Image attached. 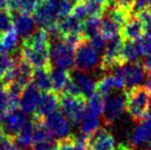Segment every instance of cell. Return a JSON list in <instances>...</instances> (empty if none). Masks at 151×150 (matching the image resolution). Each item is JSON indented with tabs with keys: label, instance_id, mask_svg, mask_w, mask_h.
<instances>
[{
	"label": "cell",
	"instance_id": "6da1fadb",
	"mask_svg": "<svg viewBox=\"0 0 151 150\" xmlns=\"http://www.w3.org/2000/svg\"><path fill=\"white\" fill-rule=\"evenodd\" d=\"M125 110L134 121H141L146 117L149 93L143 85H136L124 90Z\"/></svg>",
	"mask_w": 151,
	"mask_h": 150
},
{
	"label": "cell",
	"instance_id": "7a4b0ae2",
	"mask_svg": "<svg viewBox=\"0 0 151 150\" xmlns=\"http://www.w3.org/2000/svg\"><path fill=\"white\" fill-rule=\"evenodd\" d=\"M123 39L120 35L108 40L107 45L105 46L102 54L101 60L99 61V70L102 72L114 70L115 68L123 65L121 58Z\"/></svg>",
	"mask_w": 151,
	"mask_h": 150
},
{
	"label": "cell",
	"instance_id": "3957f363",
	"mask_svg": "<svg viewBox=\"0 0 151 150\" xmlns=\"http://www.w3.org/2000/svg\"><path fill=\"white\" fill-rule=\"evenodd\" d=\"M59 106L68 121L73 126H78L86 109V99L83 97L59 94Z\"/></svg>",
	"mask_w": 151,
	"mask_h": 150
},
{
	"label": "cell",
	"instance_id": "277c9868",
	"mask_svg": "<svg viewBox=\"0 0 151 150\" xmlns=\"http://www.w3.org/2000/svg\"><path fill=\"white\" fill-rule=\"evenodd\" d=\"M50 61L54 66L70 71L74 68V50L62 39L55 40L50 44Z\"/></svg>",
	"mask_w": 151,
	"mask_h": 150
},
{
	"label": "cell",
	"instance_id": "5b68a950",
	"mask_svg": "<svg viewBox=\"0 0 151 150\" xmlns=\"http://www.w3.org/2000/svg\"><path fill=\"white\" fill-rule=\"evenodd\" d=\"M99 63L98 52L84 39L74 50V68L75 70L91 72Z\"/></svg>",
	"mask_w": 151,
	"mask_h": 150
},
{
	"label": "cell",
	"instance_id": "8992f818",
	"mask_svg": "<svg viewBox=\"0 0 151 150\" xmlns=\"http://www.w3.org/2000/svg\"><path fill=\"white\" fill-rule=\"evenodd\" d=\"M41 119L55 141L63 140L71 135L70 122L61 111L56 110Z\"/></svg>",
	"mask_w": 151,
	"mask_h": 150
},
{
	"label": "cell",
	"instance_id": "52a82bcc",
	"mask_svg": "<svg viewBox=\"0 0 151 150\" xmlns=\"http://www.w3.org/2000/svg\"><path fill=\"white\" fill-rule=\"evenodd\" d=\"M125 110L124 93L118 95H109L106 97L104 109L102 111L103 123L110 126L120 117Z\"/></svg>",
	"mask_w": 151,
	"mask_h": 150
},
{
	"label": "cell",
	"instance_id": "ba28073f",
	"mask_svg": "<svg viewBox=\"0 0 151 150\" xmlns=\"http://www.w3.org/2000/svg\"><path fill=\"white\" fill-rule=\"evenodd\" d=\"M32 18L39 28H45L52 23L59 21L58 0H41L34 10Z\"/></svg>",
	"mask_w": 151,
	"mask_h": 150
},
{
	"label": "cell",
	"instance_id": "9c48e42d",
	"mask_svg": "<svg viewBox=\"0 0 151 150\" xmlns=\"http://www.w3.org/2000/svg\"><path fill=\"white\" fill-rule=\"evenodd\" d=\"M116 69L122 76L125 84V90H127V88H129L133 86L139 85L147 74L146 69L144 68L141 61L137 63H133V64H123L117 67Z\"/></svg>",
	"mask_w": 151,
	"mask_h": 150
},
{
	"label": "cell",
	"instance_id": "30bf717a",
	"mask_svg": "<svg viewBox=\"0 0 151 150\" xmlns=\"http://www.w3.org/2000/svg\"><path fill=\"white\" fill-rule=\"evenodd\" d=\"M20 57L24 61H26L32 68L39 69V68H48L52 67L50 61V52H41L31 48L29 46L23 45L19 50Z\"/></svg>",
	"mask_w": 151,
	"mask_h": 150
},
{
	"label": "cell",
	"instance_id": "8fae6325",
	"mask_svg": "<svg viewBox=\"0 0 151 150\" xmlns=\"http://www.w3.org/2000/svg\"><path fill=\"white\" fill-rule=\"evenodd\" d=\"M151 142V117H145L139 121L129 135V144L134 148L143 147Z\"/></svg>",
	"mask_w": 151,
	"mask_h": 150
},
{
	"label": "cell",
	"instance_id": "7c38bea8",
	"mask_svg": "<svg viewBox=\"0 0 151 150\" xmlns=\"http://www.w3.org/2000/svg\"><path fill=\"white\" fill-rule=\"evenodd\" d=\"M91 150H115L114 136L107 128H99L88 136Z\"/></svg>",
	"mask_w": 151,
	"mask_h": 150
},
{
	"label": "cell",
	"instance_id": "4fadbf2b",
	"mask_svg": "<svg viewBox=\"0 0 151 150\" xmlns=\"http://www.w3.org/2000/svg\"><path fill=\"white\" fill-rule=\"evenodd\" d=\"M26 114L21 110L16 109V110L9 111L4 116L3 119L0 121V128H2L5 136L14 138L23 124L26 122Z\"/></svg>",
	"mask_w": 151,
	"mask_h": 150
},
{
	"label": "cell",
	"instance_id": "5bb4252c",
	"mask_svg": "<svg viewBox=\"0 0 151 150\" xmlns=\"http://www.w3.org/2000/svg\"><path fill=\"white\" fill-rule=\"evenodd\" d=\"M144 34H145V26L133 11L131 16L127 19L124 24L121 26L119 35L123 40L136 41Z\"/></svg>",
	"mask_w": 151,
	"mask_h": 150
},
{
	"label": "cell",
	"instance_id": "9a60e30c",
	"mask_svg": "<svg viewBox=\"0 0 151 150\" xmlns=\"http://www.w3.org/2000/svg\"><path fill=\"white\" fill-rule=\"evenodd\" d=\"M40 98V90L33 84L29 83L23 90L19 99V108L25 114H34Z\"/></svg>",
	"mask_w": 151,
	"mask_h": 150
},
{
	"label": "cell",
	"instance_id": "2e32d148",
	"mask_svg": "<svg viewBox=\"0 0 151 150\" xmlns=\"http://www.w3.org/2000/svg\"><path fill=\"white\" fill-rule=\"evenodd\" d=\"M59 107V94L52 92H45L40 95L37 107L34 112V117L43 118L48 114L56 111Z\"/></svg>",
	"mask_w": 151,
	"mask_h": 150
},
{
	"label": "cell",
	"instance_id": "e0dca14e",
	"mask_svg": "<svg viewBox=\"0 0 151 150\" xmlns=\"http://www.w3.org/2000/svg\"><path fill=\"white\" fill-rule=\"evenodd\" d=\"M12 29L18 33L19 36L25 38L35 30V23L31 14L24 12H12Z\"/></svg>",
	"mask_w": 151,
	"mask_h": 150
},
{
	"label": "cell",
	"instance_id": "ac0fdd59",
	"mask_svg": "<svg viewBox=\"0 0 151 150\" xmlns=\"http://www.w3.org/2000/svg\"><path fill=\"white\" fill-rule=\"evenodd\" d=\"M71 78L77 86L80 95L86 100L93 93L96 92V81L88 72L75 70L71 75Z\"/></svg>",
	"mask_w": 151,
	"mask_h": 150
},
{
	"label": "cell",
	"instance_id": "d6986e66",
	"mask_svg": "<svg viewBox=\"0 0 151 150\" xmlns=\"http://www.w3.org/2000/svg\"><path fill=\"white\" fill-rule=\"evenodd\" d=\"M12 74H14L12 82H16L22 88H25L27 84L31 82L33 68L26 61H24L21 57H19L16 61V65L12 69Z\"/></svg>",
	"mask_w": 151,
	"mask_h": 150
},
{
	"label": "cell",
	"instance_id": "ffe728a7",
	"mask_svg": "<svg viewBox=\"0 0 151 150\" xmlns=\"http://www.w3.org/2000/svg\"><path fill=\"white\" fill-rule=\"evenodd\" d=\"M32 134H33V120L27 119L20 131L14 137L17 147L23 150L30 149L32 146Z\"/></svg>",
	"mask_w": 151,
	"mask_h": 150
},
{
	"label": "cell",
	"instance_id": "44dd1931",
	"mask_svg": "<svg viewBox=\"0 0 151 150\" xmlns=\"http://www.w3.org/2000/svg\"><path fill=\"white\" fill-rule=\"evenodd\" d=\"M50 77L52 82V90L57 94H61L67 82L71 78V73L69 70H65L58 67H55V68L52 67L50 69Z\"/></svg>",
	"mask_w": 151,
	"mask_h": 150
},
{
	"label": "cell",
	"instance_id": "7402d4cb",
	"mask_svg": "<svg viewBox=\"0 0 151 150\" xmlns=\"http://www.w3.org/2000/svg\"><path fill=\"white\" fill-rule=\"evenodd\" d=\"M50 68H52V67H50ZM50 69L48 68L35 69V70L33 71V74H32L31 83L43 93L50 92V90H52Z\"/></svg>",
	"mask_w": 151,
	"mask_h": 150
},
{
	"label": "cell",
	"instance_id": "603a6c76",
	"mask_svg": "<svg viewBox=\"0 0 151 150\" xmlns=\"http://www.w3.org/2000/svg\"><path fill=\"white\" fill-rule=\"evenodd\" d=\"M58 22L62 33V38L70 34H82V21L74 18L71 14L61 19Z\"/></svg>",
	"mask_w": 151,
	"mask_h": 150
},
{
	"label": "cell",
	"instance_id": "cb8c5ba5",
	"mask_svg": "<svg viewBox=\"0 0 151 150\" xmlns=\"http://www.w3.org/2000/svg\"><path fill=\"white\" fill-rule=\"evenodd\" d=\"M120 27L110 18L108 14H104L100 23L99 34L105 40H110L113 37L119 35Z\"/></svg>",
	"mask_w": 151,
	"mask_h": 150
},
{
	"label": "cell",
	"instance_id": "d4e9b609",
	"mask_svg": "<svg viewBox=\"0 0 151 150\" xmlns=\"http://www.w3.org/2000/svg\"><path fill=\"white\" fill-rule=\"evenodd\" d=\"M99 115H97L93 111H91L90 109L86 108L81 117V120L79 122L80 130H81L82 134L90 136V135H91L93 132H96L99 128Z\"/></svg>",
	"mask_w": 151,
	"mask_h": 150
},
{
	"label": "cell",
	"instance_id": "484cf974",
	"mask_svg": "<svg viewBox=\"0 0 151 150\" xmlns=\"http://www.w3.org/2000/svg\"><path fill=\"white\" fill-rule=\"evenodd\" d=\"M0 45L4 50L5 55L18 52L19 35L14 29H9L6 32L0 34Z\"/></svg>",
	"mask_w": 151,
	"mask_h": 150
},
{
	"label": "cell",
	"instance_id": "4316f807",
	"mask_svg": "<svg viewBox=\"0 0 151 150\" xmlns=\"http://www.w3.org/2000/svg\"><path fill=\"white\" fill-rule=\"evenodd\" d=\"M121 58H122L123 64H133V63L140 62L141 54L135 41L123 40Z\"/></svg>",
	"mask_w": 151,
	"mask_h": 150
},
{
	"label": "cell",
	"instance_id": "83f0119b",
	"mask_svg": "<svg viewBox=\"0 0 151 150\" xmlns=\"http://www.w3.org/2000/svg\"><path fill=\"white\" fill-rule=\"evenodd\" d=\"M41 0H9L7 8L10 12H24V14H33Z\"/></svg>",
	"mask_w": 151,
	"mask_h": 150
},
{
	"label": "cell",
	"instance_id": "f1b7e54d",
	"mask_svg": "<svg viewBox=\"0 0 151 150\" xmlns=\"http://www.w3.org/2000/svg\"><path fill=\"white\" fill-rule=\"evenodd\" d=\"M101 19L102 17L91 16L82 21V35L86 39H90L91 37L99 34Z\"/></svg>",
	"mask_w": 151,
	"mask_h": 150
},
{
	"label": "cell",
	"instance_id": "f546056e",
	"mask_svg": "<svg viewBox=\"0 0 151 150\" xmlns=\"http://www.w3.org/2000/svg\"><path fill=\"white\" fill-rule=\"evenodd\" d=\"M114 90L113 77L112 74L104 75L96 82V92L101 94L102 96L107 97L111 95V92Z\"/></svg>",
	"mask_w": 151,
	"mask_h": 150
},
{
	"label": "cell",
	"instance_id": "4dcf8cb0",
	"mask_svg": "<svg viewBox=\"0 0 151 150\" xmlns=\"http://www.w3.org/2000/svg\"><path fill=\"white\" fill-rule=\"evenodd\" d=\"M106 97L102 96L101 94L95 92L88 97V100H86V108L93 111L97 115L102 114V111L104 109V104H105Z\"/></svg>",
	"mask_w": 151,
	"mask_h": 150
},
{
	"label": "cell",
	"instance_id": "1f68e13d",
	"mask_svg": "<svg viewBox=\"0 0 151 150\" xmlns=\"http://www.w3.org/2000/svg\"><path fill=\"white\" fill-rule=\"evenodd\" d=\"M20 57V54L17 56H9V55H2L0 56V80L5 76L8 71H10L16 65L17 59Z\"/></svg>",
	"mask_w": 151,
	"mask_h": 150
},
{
	"label": "cell",
	"instance_id": "d6a6232c",
	"mask_svg": "<svg viewBox=\"0 0 151 150\" xmlns=\"http://www.w3.org/2000/svg\"><path fill=\"white\" fill-rule=\"evenodd\" d=\"M70 14L73 16L74 18L80 20V21H83L84 19H86L88 17L86 2L78 1V0H76L75 3H74V5H73V7H72V9H71Z\"/></svg>",
	"mask_w": 151,
	"mask_h": 150
},
{
	"label": "cell",
	"instance_id": "836d02e7",
	"mask_svg": "<svg viewBox=\"0 0 151 150\" xmlns=\"http://www.w3.org/2000/svg\"><path fill=\"white\" fill-rule=\"evenodd\" d=\"M12 28V14L8 9H0V34Z\"/></svg>",
	"mask_w": 151,
	"mask_h": 150
},
{
	"label": "cell",
	"instance_id": "e575fe53",
	"mask_svg": "<svg viewBox=\"0 0 151 150\" xmlns=\"http://www.w3.org/2000/svg\"><path fill=\"white\" fill-rule=\"evenodd\" d=\"M139 52L141 54V57H151V37L144 34L141 38L136 40Z\"/></svg>",
	"mask_w": 151,
	"mask_h": 150
},
{
	"label": "cell",
	"instance_id": "d590c367",
	"mask_svg": "<svg viewBox=\"0 0 151 150\" xmlns=\"http://www.w3.org/2000/svg\"><path fill=\"white\" fill-rule=\"evenodd\" d=\"M73 139L77 150H91L88 136L81 133V134L73 135Z\"/></svg>",
	"mask_w": 151,
	"mask_h": 150
},
{
	"label": "cell",
	"instance_id": "8d00e7d4",
	"mask_svg": "<svg viewBox=\"0 0 151 150\" xmlns=\"http://www.w3.org/2000/svg\"><path fill=\"white\" fill-rule=\"evenodd\" d=\"M88 43H90V45L98 52V54H99V52H103L104 48H105V46H106V40L100 34H97V35H95V36L91 37L90 39H88Z\"/></svg>",
	"mask_w": 151,
	"mask_h": 150
},
{
	"label": "cell",
	"instance_id": "74e56055",
	"mask_svg": "<svg viewBox=\"0 0 151 150\" xmlns=\"http://www.w3.org/2000/svg\"><path fill=\"white\" fill-rule=\"evenodd\" d=\"M55 150H77L74 143L73 135H70L68 138L63 139V140L57 141Z\"/></svg>",
	"mask_w": 151,
	"mask_h": 150
},
{
	"label": "cell",
	"instance_id": "f35d334b",
	"mask_svg": "<svg viewBox=\"0 0 151 150\" xmlns=\"http://www.w3.org/2000/svg\"><path fill=\"white\" fill-rule=\"evenodd\" d=\"M57 142L52 139V140L44 141L41 143H36V144H32L31 149L32 150H55Z\"/></svg>",
	"mask_w": 151,
	"mask_h": 150
},
{
	"label": "cell",
	"instance_id": "ab89813d",
	"mask_svg": "<svg viewBox=\"0 0 151 150\" xmlns=\"http://www.w3.org/2000/svg\"><path fill=\"white\" fill-rule=\"evenodd\" d=\"M0 150H19V148L14 143V138L4 136L0 141Z\"/></svg>",
	"mask_w": 151,
	"mask_h": 150
},
{
	"label": "cell",
	"instance_id": "60d3db41",
	"mask_svg": "<svg viewBox=\"0 0 151 150\" xmlns=\"http://www.w3.org/2000/svg\"><path fill=\"white\" fill-rule=\"evenodd\" d=\"M150 3H151V0H135L133 11H138V10L144 9V8L147 9L149 7Z\"/></svg>",
	"mask_w": 151,
	"mask_h": 150
},
{
	"label": "cell",
	"instance_id": "b9f144b4",
	"mask_svg": "<svg viewBox=\"0 0 151 150\" xmlns=\"http://www.w3.org/2000/svg\"><path fill=\"white\" fill-rule=\"evenodd\" d=\"M114 3L121 6V7L125 8L129 11H133L135 0H114Z\"/></svg>",
	"mask_w": 151,
	"mask_h": 150
},
{
	"label": "cell",
	"instance_id": "7bdbcfd3",
	"mask_svg": "<svg viewBox=\"0 0 151 150\" xmlns=\"http://www.w3.org/2000/svg\"><path fill=\"white\" fill-rule=\"evenodd\" d=\"M115 150H137L136 148H134L133 146L129 144V143H119V144L116 146V149Z\"/></svg>",
	"mask_w": 151,
	"mask_h": 150
},
{
	"label": "cell",
	"instance_id": "ee69618b",
	"mask_svg": "<svg viewBox=\"0 0 151 150\" xmlns=\"http://www.w3.org/2000/svg\"><path fill=\"white\" fill-rule=\"evenodd\" d=\"M5 99V85L0 81V102Z\"/></svg>",
	"mask_w": 151,
	"mask_h": 150
},
{
	"label": "cell",
	"instance_id": "f6af8a7d",
	"mask_svg": "<svg viewBox=\"0 0 151 150\" xmlns=\"http://www.w3.org/2000/svg\"><path fill=\"white\" fill-rule=\"evenodd\" d=\"M151 117V95H149V99H148V105H147V110H146V117Z\"/></svg>",
	"mask_w": 151,
	"mask_h": 150
},
{
	"label": "cell",
	"instance_id": "bcb514c9",
	"mask_svg": "<svg viewBox=\"0 0 151 150\" xmlns=\"http://www.w3.org/2000/svg\"><path fill=\"white\" fill-rule=\"evenodd\" d=\"M96 1H98V2H100V3L104 4L106 7H109V6L114 2V0H96Z\"/></svg>",
	"mask_w": 151,
	"mask_h": 150
},
{
	"label": "cell",
	"instance_id": "7dc6e473",
	"mask_svg": "<svg viewBox=\"0 0 151 150\" xmlns=\"http://www.w3.org/2000/svg\"><path fill=\"white\" fill-rule=\"evenodd\" d=\"M144 150H151V142L144 146Z\"/></svg>",
	"mask_w": 151,
	"mask_h": 150
},
{
	"label": "cell",
	"instance_id": "c3c4849f",
	"mask_svg": "<svg viewBox=\"0 0 151 150\" xmlns=\"http://www.w3.org/2000/svg\"><path fill=\"white\" fill-rule=\"evenodd\" d=\"M5 136V135H4V133H3V131H2V128H0V141L2 140V139H3V137Z\"/></svg>",
	"mask_w": 151,
	"mask_h": 150
},
{
	"label": "cell",
	"instance_id": "681fc988",
	"mask_svg": "<svg viewBox=\"0 0 151 150\" xmlns=\"http://www.w3.org/2000/svg\"><path fill=\"white\" fill-rule=\"evenodd\" d=\"M147 74H148V76H149V80L151 81V66L147 69Z\"/></svg>",
	"mask_w": 151,
	"mask_h": 150
},
{
	"label": "cell",
	"instance_id": "f907efd6",
	"mask_svg": "<svg viewBox=\"0 0 151 150\" xmlns=\"http://www.w3.org/2000/svg\"><path fill=\"white\" fill-rule=\"evenodd\" d=\"M78 1H83V2H88V1H91V0H78Z\"/></svg>",
	"mask_w": 151,
	"mask_h": 150
}]
</instances>
